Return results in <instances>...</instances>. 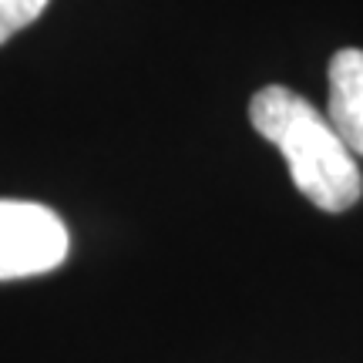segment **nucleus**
Instances as JSON below:
<instances>
[{
	"label": "nucleus",
	"instance_id": "f257e3e1",
	"mask_svg": "<svg viewBox=\"0 0 363 363\" xmlns=\"http://www.w3.org/2000/svg\"><path fill=\"white\" fill-rule=\"evenodd\" d=\"M249 121L266 142L279 148L299 195H306L316 208L347 212L360 202L363 175L357 155L330 125V118L303 94L283 84L256 91L249 101Z\"/></svg>",
	"mask_w": 363,
	"mask_h": 363
},
{
	"label": "nucleus",
	"instance_id": "f03ea898",
	"mask_svg": "<svg viewBox=\"0 0 363 363\" xmlns=\"http://www.w3.org/2000/svg\"><path fill=\"white\" fill-rule=\"evenodd\" d=\"M67 249V225L54 208L27 199H0V283L57 269Z\"/></svg>",
	"mask_w": 363,
	"mask_h": 363
},
{
	"label": "nucleus",
	"instance_id": "7ed1b4c3",
	"mask_svg": "<svg viewBox=\"0 0 363 363\" xmlns=\"http://www.w3.org/2000/svg\"><path fill=\"white\" fill-rule=\"evenodd\" d=\"M326 118L350 145L353 155H363V51L343 48L330 61V101Z\"/></svg>",
	"mask_w": 363,
	"mask_h": 363
},
{
	"label": "nucleus",
	"instance_id": "20e7f679",
	"mask_svg": "<svg viewBox=\"0 0 363 363\" xmlns=\"http://www.w3.org/2000/svg\"><path fill=\"white\" fill-rule=\"evenodd\" d=\"M51 0H0V44L11 40L17 30L34 24Z\"/></svg>",
	"mask_w": 363,
	"mask_h": 363
}]
</instances>
